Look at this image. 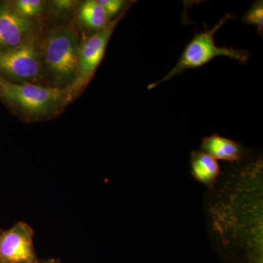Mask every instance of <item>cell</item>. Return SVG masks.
I'll list each match as a JSON object with an SVG mask.
<instances>
[{
	"mask_svg": "<svg viewBox=\"0 0 263 263\" xmlns=\"http://www.w3.org/2000/svg\"><path fill=\"white\" fill-rule=\"evenodd\" d=\"M232 18L231 14H227L216 24L212 29L195 34L180 57L179 62L162 79L148 84V89H152L157 86L169 81L170 79L179 75L183 71L190 69L198 68L206 65L219 57H229L234 59L241 63L246 64L249 58V52L243 49H235L234 48L219 47L216 46L214 36L218 30Z\"/></svg>",
	"mask_w": 263,
	"mask_h": 263,
	"instance_id": "cell-3",
	"label": "cell"
},
{
	"mask_svg": "<svg viewBox=\"0 0 263 263\" xmlns=\"http://www.w3.org/2000/svg\"><path fill=\"white\" fill-rule=\"evenodd\" d=\"M79 19L85 28L99 32L110 24L109 17L95 0H88L81 5Z\"/></svg>",
	"mask_w": 263,
	"mask_h": 263,
	"instance_id": "cell-9",
	"label": "cell"
},
{
	"mask_svg": "<svg viewBox=\"0 0 263 263\" xmlns=\"http://www.w3.org/2000/svg\"><path fill=\"white\" fill-rule=\"evenodd\" d=\"M42 69L41 51L34 38L0 51V78L14 84H32Z\"/></svg>",
	"mask_w": 263,
	"mask_h": 263,
	"instance_id": "cell-4",
	"label": "cell"
},
{
	"mask_svg": "<svg viewBox=\"0 0 263 263\" xmlns=\"http://www.w3.org/2000/svg\"><path fill=\"white\" fill-rule=\"evenodd\" d=\"M243 23L255 26L261 35L263 32V3L262 1H256L243 15Z\"/></svg>",
	"mask_w": 263,
	"mask_h": 263,
	"instance_id": "cell-12",
	"label": "cell"
},
{
	"mask_svg": "<svg viewBox=\"0 0 263 263\" xmlns=\"http://www.w3.org/2000/svg\"><path fill=\"white\" fill-rule=\"evenodd\" d=\"M34 231L24 221L17 223L0 235L2 263H35Z\"/></svg>",
	"mask_w": 263,
	"mask_h": 263,
	"instance_id": "cell-6",
	"label": "cell"
},
{
	"mask_svg": "<svg viewBox=\"0 0 263 263\" xmlns=\"http://www.w3.org/2000/svg\"><path fill=\"white\" fill-rule=\"evenodd\" d=\"M72 96L68 89L14 84L0 78V98L29 118L39 119L57 113Z\"/></svg>",
	"mask_w": 263,
	"mask_h": 263,
	"instance_id": "cell-2",
	"label": "cell"
},
{
	"mask_svg": "<svg viewBox=\"0 0 263 263\" xmlns=\"http://www.w3.org/2000/svg\"><path fill=\"white\" fill-rule=\"evenodd\" d=\"M98 3L105 10L109 18L117 15L126 5L123 0H98Z\"/></svg>",
	"mask_w": 263,
	"mask_h": 263,
	"instance_id": "cell-13",
	"label": "cell"
},
{
	"mask_svg": "<svg viewBox=\"0 0 263 263\" xmlns=\"http://www.w3.org/2000/svg\"><path fill=\"white\" fill-rule=\"evenodd\" d=\"M192 172L195 179L204 183H212L219 174V165L212 156L195 151L191 156Z\"/></svg>",
	"mask_w": 263,
	"mask_h": 263,
	"instance_id": "cell-10",
	"label": "cell"
},
{
	"mask_svg": "<svg viewBox=\"0 0 263 263\" xmlns=\"http://www.w3.org/2000/svg\"><path fill=\"white\" fill-rule=\"evenodd\" d=\"M201 147L202 152L216 160L236 161L242 156V148L238 143L219 135L203 138Z\"/></svg>",
	"mask_w": 263,
	"mask_h": 263,
	"instance_id": "cell-8",
	"label": "cell"
},
{
	"mask_svg": "<svg viewBox=\"0 0 263 263\" xmlns=\"http://www.w3.org/2000/svg\"><path fill=\"white\" fill-rule=\"evenodd\" d=\"M34 25L18 14L10 3L0 4V51L17 47L33 39Z\"/></svg>",
	"mask_w": 263,
	"mask_h": 263,
	"instance_id": "cell-7",
	"label": "cell"
},
{
	"mask_svg": "<svg viewBox=\"0 0 263 263\" xmlns=\"http://www.w3.org/2000/svg\"><path fill=\"white\" fill-rule=\"evenodd\" d=\"M11 4L18 14L27 18L37 16L45 10L44 3L41 0H16Z\"/></svg>",
	"mask_w": 263,
	"mask_h": 263,
	"instance_id": "cell-11",
	"label": "cell"
},
{
	"mask_svg": "<svg viewBox=\"0 0 263 263\" xmlns=\"http://www.w3.org/2000/svg\"><path fill=\"white\" fill-rule=\"evenodd\" d=\"M53 4L60 10H70L73 7L74 2L71 0H56L53 2Z\"/></svg>",
	"mask_w": 263,
	"mask_h": 263,
	"instance_id": "cell-14",
	"label": "cell"
},
{
	"mask_svg": "<svg viewBox=\"0 0 263 263\" xmlns=\"http://www.w3.org/2000/svg\"><path fill=\"white\" fill-rule=\"evenodd\" d=\"M35 263H55L54 261H47V262H36Z\"/></svg>",
	"mask_w": 263,
	"mask_h": 263,
	"instance_id": "cell-15",
	"label": "cell"
},
{
	"mask_svg": "<svg viewBox=\"0 0 263 263\" xmlns=\"http://www.w3.org/2000/svg\"><path fill=\"white\" fill-rule=\"evenodd\" d=\"M122 17L116 19L103 31L95 33L92 36L85 40L79 47V75L75 84L70 88L72 93L80 91L86 86L98 69L103 60L105 50L114 29Z\"/></svg>",
	"mask_w": 263,
	"mask_h": 263,
	"instance_id": "cell-5",
	"label": "cell"
},
{
	"mask_svg": "<svg viewBox=\"0 0 263 263\" xmlns=\"http://www.w3.org/2000/svg\"><path fill=\"white\" fill-rule=\"evenodd\" d=\"M80 45L75 31L69 27H55L48 33L41 51L42 67L54 87L68 89L79 75Z\"/></svg>",
	"mask_w": 263,
	"mask_h": 263,
	"instance_id": "cell-1",
	"label": "cell"
},
{
	"mask_svg": "<svg viewBox=\"0 0 263 263\" xmlns=\"http://www.w3.org/2000/svg\"><path fill=\"white\" fill-rule=\"evenodd\" d=\"M0 263H2L1 259H0Z\"/></svg>",
	"mask_w": 263,
	"mask_h": 263,
	"instance_id": "cell-16",
	"label": "cell"
}]
</instances>
